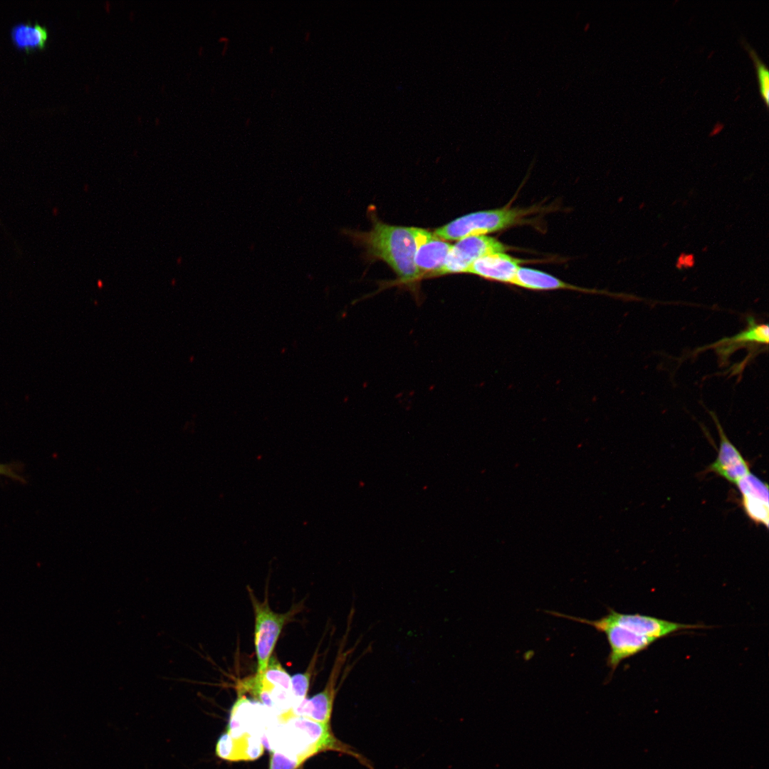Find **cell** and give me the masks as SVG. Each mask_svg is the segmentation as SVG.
Masks as SVG:
<instances>
[{
	"label": "cell",
	"instance_id": "1",
	"mask_svg": "<svg viewBox=\"0 0 769 769\" xmlns=\"http://www.w3.org/2000/svg\"><path fill=\"white\" fill-rule=\"evenodd\" d=\"M278 721L281 725L273 730V750L295 757L302 763L318 753L335 750L351 755L368 769H374L370 760L334 736L329 723L300 716Z\"/></svg>",
	"mask_w": 769,
	"mask_h": 769
},
{
	"label": "cell",
	"instance_id": "2",
	"mask_svg": "<svg viewBox=\"0 0 769 769\" xmlns=\"http://www.w3.org/2000/svg\"><path fill=\"white\" fill-rule=\"evenodd\" d=\"M368 253L386 262L399 283L411 286L422 278L414 264L416 241L412 227L389 225L375 220L361 238Z\"/></svg>",
	"mask_w": 769,
	"mask_h": 769
},
{
	"label": "cell",
	"instance_id": "3",
	"mask_svg": "<svg viewBox=\"0 0 769 769\" xmlns=\"http://www.w3.org/2000/svg\"><path fill=\"white\" fill-rule=\"evenodd\" d=\"M530 209L503 207L478 211L459 217L435 230L434 234L443 240H460L486 235L523 221L532 213Z\"/></svg>",
	"mask_w": 769,
	"mask_h": 769
},
{
	"label": "cell",
	"instance_id": "4",
	"mask_svg": "<svg viewBox=\"0 0 769 769\" xmlns=\"http://www.w3.org/2000/svg\"><path fill=\"white\" fill-rule=\"evenodd\" d=\"M239 692H248L269 709L282 713L292 707L291 676L279 661L271 656L261 673L242 680Z\"/></svg>",
	"mask_w": 769,
	"mask_h": 769
},
{
	"label": "cell",
	"instance_id": "5",
	"mask_svg": "<svg viewBox=\"0 0 769 769\" xmlns=\"http://www.w3.org/2000/svg\"><path fill=\"white\" fill-rule=\"evenodd\" d=\"M255 614L254 644L257 658V671L263 672L272 656L279 635L287 621L293 614L273 612L266 599L259 601L251 590H249Z\"/></svg>",
	"mask_w": 769,
	"mask_h": 769
},
{
	"label": "cell",
	"instance_id": "6",
	"mask_svg": "<svg viewBox=\"0 0 769 769\" xmlns=\"http://www.w3.org/2000/svg\"><path fill=\"white\" fill-rule=\"evenodd\" d=\"M352 649L344 652L340 649L335 664L324 689L310 699H305L300 703L280 713L278 718L300 716L321 723H330L333 703L337 692V681L341 669Z\"/></svg>",
	"mask_w": 769,
	"mask_h": 769
},
{
	"label": "cell",
	"instance_id": "7",
	"mask_svg": "<svg viewBox=\"0 0 769 769\" xmlns=\"http://www.w3.org/2000/svg\"><path fill=\"white\" fill-rule=\"evenodd\" d=\"M508 247L496 239L486 236H472L459 240L452 245L440 275L467 273L471 266L487 254L506 252Z\"/></svg>",
	"mask_w": 769,
	"mask_h": 769
},
{
	"label": "cell",
	"instance_id": "8",
	"mask_svg": "<svg viewBox=\"0 0 769 769\" xmlns=\"http://www.w3.org/2000/svg\"><path fill=\"white\" fill-rule=\"evenodd\" d=\"M604 617L638 635L652 638L656 641L677 632L707 628V626L696 624H682L640 614L619 613L612 608Z\"/></svg>",
	"mask_w": 769,
	"mask_h": 769
},
{
	"label": "cell",
	"instance_id": "9",
	"mask_svg": "<svg viewBox=\"0 0 769 769\" xmlns=\"http://www.w3.org/2000/svg\"><path fill=\"white\" fill-rule=\"evenodd\" d=\"M412 229L416 241L414 259L416 268L422 276L440 275L452 245L426 229Z\"/></svg>",
	"mask_w": 769,
	"mask_h": 769
},
{
	"label": "cell",
	"instance_id": "10",
	"mask_svg": "<svg viewBox=\"0 0 769 769\" xmlns=\"http://www.w3.org/2000/svg\"><path fill=\"white\" fill-rule=\"evenodd\" d=\"M718 430L720 443L716 460L706 467L704 473H714L728 482L736 484L750 472L748 462L726 435L718 417L710 412Z\"/></svg>",
	"mask_w": 769,
	"mask_h": 769
},
{
	"label": "cell",
	"instance_id": "11",
	"mask_svg": "<svg viewBox=\"0 0 769 769\" xmlns=\"http://www.w3.org/2000/svg\"><path fill=\"white\" fill-rule=\"evenodd\" d=\"M741 494V505L748 517L757 524L768 527V486L750 472L736 483Z\"/></svg>",
	"mask_w": 769,
	"mask_h": 769
},
{
	"label": "cell",
	"instance_id": "12",
	"mask_svg": "<svg viewBox=\"0 0 769 769\" xmlns=\"http://www.w3.org/2000/svg\"><path fill=\"white\" fill-rule=\"evenodd\" d=\"M263 753L261 737L248 731L235 735L226 732L220 736L216 745V755L226 760H253Z\"/></svg>",
	"mask_w": 769,
	"mask_h": 769
},
{
	"label": "cell",
	"instance_id": "13",
	"mask_svg": "<svg viewBox=\"0 0 769 769\" xmlns=\"http://www.w3.org/2000/svg\"><path fill=\"white\" fill-rule=\"evenodd\" d=\"M525 260L514 258L506 252L487 254L477 259L468 270L487 280L512 284L520 264Z\"/></svg>",
	"mask_w": 769,
	"mask_h": 769
},
{
	"label": "cell",
	"instance_id": "14",
	"mask_svg": "<svg viewBox=\"0 0 769 769\" xmlns=\"http://www.w3.org/2000/svg\"><path fill=\"white\" fill-rule=\"evenodd\" d=\"M512 285L533 291L567 289L590 293H605L575 286L542 271L521 266L517 271Z\"/></svg>",
	"mask_w": 769,
	"mask_h": 769
},
{
	"label": "cell",
	"instance_id": "15",
	"mask_svg": "<svg viewBox=\"0 0 769 769\" xmlns=\"http://www.w3.org/2000/svg\"><path fill=\"white\" fill-rule=\"evenodd\" d=\"M769 328L768 324H758L750 317L748 318V327L738 334L724 338L716 343L718 355L726 360L738 348L750 345H768Z\"/></svg>",
	"mask_w": 769,
	"mask_h": 769
},
{
	"label": "cell",
	"instance_id": "16",
	"mask_svg": "<svg viewBox=\"0 0 769 769\" xmlns=\"http://www.w3.org/2000/svg\"><path fill=\"white\" fill-rule=\"evenodd\" d=\"M48 37L46 26L36 22H21L11 29L13 44L20 50L31 52L45 47Z\"/></svg>",
	"mask_w": 769,
	"mask_h": 769
},
{
	"label": "cell",
	"instance_id": "17",
	"mask_svg": "<svg viewBox=\"0 0 769 769\" xmlns=\"http://www.w3.org/2000/svg\"><path fill=\"white\" fill-rule=\"evenodd\" d=\"M316 657L317 656L315 654L313 659L310 661L305 672L298 673L291 676L292 707L298 705L306 699Z\"/></svg>",
	"mask_w": 769,
	"mask_h": 769
},
{
	"label": "cell",
	"instance_id": "18",
	"mask_svg": "<svg viewBox=\"0 0 769 769\" xmlns=\"http://www.w3.org/2000/svg\"><path fill=\"white\" fill-rule=\"evenodd\" d=\"M743 46L749 53L750 57L753 60L756 73L759 85L760 93L762 98L767 107L769 106V71L764 63L761 61L757 55L755 50L750 46V45L743 41Z\"/></svg>",
	"mask_w": 769,
	"mask_h": 769
},
{
	"label": "cell",
	"instance_id": "19",
	"mask_svg": "<svg viewBox=\"0 0 769 769\" xmlns=\"http://www.w3.org/2000/svg\"><path fill=\"white\" fill-rule=\"evenodd\" d=\"M303 763L298 758L273 750L270 760V769H296Z\"/></svg>",
	"mask_w": 769,
	"mask_h": 769
},
{
	"label": "cell",
	"instance_id": "20",
	"mask_svg": "<svg viewBox=\"0 0 769 769\" xmlns=\"http://www.w3.org/2000/svg\"><path fill=\"white\" fill-rule=\"evenodd\" d=\"M22 465L18 463L0 464V476L9 477L21 483H26L23 477L19 474Z\"/></svg>",
	"mask_w": 769,
	"mask_h": 769
}]
</instances>
